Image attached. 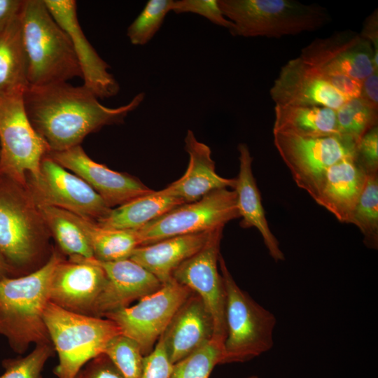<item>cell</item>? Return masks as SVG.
Here are the masks:
<instances>
[{"instance_id": "obj_29", "label": "cell", "mask_w": 378, "mask_h": 378, "mask_svg": "<svg viewBox=\"0 0 378 378\" xmlns=\"http://www.w3.org/2000/svg\"><path fill=\"white\" fill-rule=\"evenodd\" d=\"M36 205L50 233L64 253L69 257L94 258L83 231L66 215L64 210L43 204Z\"/></svg>"}, {"instance_id": "obj_19", "label": "cell", "mask_w": 378, "mask_h": 378, "mask_svg": "<svg viewBox=\"0 0 378 378\" xmlns=\"http://www.w3.org/2000/svg\"><path fill=\"white\" fill-rule=\"evenodd\" d=\"M93 260L106 275V284L94 304L92 316L104 317L112 312L155 292L162 284L130 258L116 261Z\"/></svg>"}, {"instance_id": "obj_8", "label": "cell", "mask_w": 378, "mask_h": 378, "mask_svg": "<svg viewBox=\"0 0 378 378\" xmlns=\"http://www.w3.org/2000/svg\"><path fill=\"white\" fill-rule=\"evenodd\" d=\"M24 91L0 92V176L27 188V177H38L50 149L29 120Z\"/></svg>"}, {"instance_id": "obj_14", "label": "cell", "mask_w": 378, "mask_h": 378, "mask_svg": "<svg viewBox=\"0 0 378 378\" xmlns=\"http://www.w3.org/2000/svg\"><path fill=\"white\" fill-rule=\"evenodd\" d=\"M299 57L322 75H344L362 81L378 72L371 43L351 30L314 40L302 49Z\"/></svg>"}, {"instance_id": "obj_30", "label": "cell", "mask_w": 378, "mask_h": 378, "mask_svg": "<svg viewBox=\"0 0 378 378\" xmlns=\"http://www.w3.org/2000/svg\"><path fill=\"white\" fill-rule=\"evenodd\" d=\"M349 223L356 225L363 236L364 245L378 248V172L367 173L365 185Z\"/></svg>"}, {"instance_id": "obj_33", "label": "cell", "mask_w": 378, "mask_h": 378, "mask_svg": "<svg viewBox=\"0 0 378 378\" xmlns=\"http://www.w3.org/2000/svg\"><path fill=\"white\" fill-rule=\"evenodd\" d=\"M173 0H149L130 24L127 36L132 44L148 43L162 27L167 13L172 11Z\"/></svg>"}, {"instance_id": "obj_1", "label": "cell", "mask_w": 378, "mask_h": 378, "mask_svg": "<svg viewBox=\"0 0 378 378\" xmlns=\"http://www.w3.org/2000/svg\"><path fill=\"white\" fill-rule=\"evenodd\" d=\"M137 94L127 104L109 108L83 85L67 82L29 85L23 95L29 120L50 151H62L80 145L84 138L105 125L120 123L144 101Z\"/></svg>"}, {"instance_id": "obj_18", "label": "cell", "mask_w": 378, "mask_h": 378, "mask_svg": "<svg viewBox=\"0 0 378 378\" xmlns=\"http://www.w3.org/2000/svg\"><path fill=\"white\" fill-rule=\"evenodd\" d=\"M270 94L276 105L324 106L335 111L349 100L299 57L281 67Z\"/></svg>"}, {"instance_id": "obj_22", "label": "cell", "mask_w": 378, "mask_h": 378, "mask_svg": "<svg viewBox=\"0 0 378 378\" xmlns=\"http://www.w3.org/2000/svg\"><path fill=\"white\" fill-rule=\"evenodd\" d=\"M366 177L356 157L344 159L328 169L314 201L340 222L349 223Z\"/></svg>"}, {"instance_id": "obj_39", "label": "cell", "mask_w": 378, "mask_h": 378, "mask_svg": "<svg viewBox=\"0 0 378 378\" xmlns=\"http://www.w3.org/2000/svg\"><path fill=\"white\" fill-rule=\"evenodd\" d=\"M78 376L79 378H125L105 354L90 360L85 369L78 373Z\"/></svg>"}, {"instance_id": "obj_31", "label": "cell", "mask_w": 378, "mask_h": 378, "mask_svg": "<svg viewBox=\"0 0 378 378\" xmlns=\"http://www.w3.org/2000/svg\"><path fill=\"white\" fill-rule=\"evenodd\" d=\"M377 111L360 97L347 100L336 110L338 133L358 144L367 132L377 125Z\"/></svg>"}, {"instance_id": "obj_11", "label": "cell", "mask_w": 378, "mask_h": 378, "mask_svg": "<svg viewBox=\"0 0 378 378\" xmlns=\"http://www.w3.org/2000/svg\"><path fill=\"white\" fill-rule=\"evenodd\" d=\"M192 293L172 277L136 304L108 313L104 318L113 321L122 335L134 340L146 356L153 351L175 313Z\"/></svg>"}, {"instance_id": "obj_42", "label": "cell", "mask_w": 378, "mask_h": 378, "mask_svg": "<svg viewBox=\"0 0 378 378\" xmlns=\"http://www.w3.org/2000/svg\"><path fill=\"white\" fill-rule=\"evenodd\" d=\"M23 0H0V36L18 16Z\"/></svg>"}, {"instance_id": "obj_23", "label": "cell", "mask_w": 378, "mask_h": 378, "mask_svg": "<svg viewBox=\"0 0 378 378\" xmlns=\"http://www.w3.org/2000/svg\"><path fill=\"white\" fill-rule=\"evenodd\" d=\"M237 149L239 170L233 190L236 193L239 216L241 217L240 226L243 228H256L272 258L276 262L283 261L285 255L265 217L260 193L253 174V158L248 147L242 143L239 144Z\"/></svg>"}, {"instance_id": "obj_35", "label": "cell", "mask_w": 378, "mask_h": 378, "mask_svg": "<svg viewBox=\"0 0 378 378\" xmlns=\"http://www.w3.org/2000/svg\"><path fill=\"white\" fill-rule=\"evenodd\" d=\"M54 351L52 344H38L24 357L5 359L2 362L4 372L0 378H41L44 365Z\"/></svg>"}, {"instance_id": "obj_15", "label": "cell", "mask_w": 378, "mask_h": 378, "mask_svg": "<svg viewBox=\"0 0 378 378\" xmlns=\"http://www.w3.org/2000/svg\"><path fill=\"white\" fill-rule=\"evenodd\" d=\"M106 281L104 270L93 258L70 257L55 267L50 283V301L66 310L92 316Z\"/></svg>"}, {"instance_id": "obj_2", "label": "cell", "mask_w": 378, "mask_h": 378, "mask_svg": "<svg viewBox=\"0 0 378 378\" xmlns=\"http://www.w3.org/2000/svg\"><path fill=\"white\" fill-rule=\"evenodd\" d=\"M62 260L52 251L35 271L0 280V335L17 353H24L30 344H52L43 315L50 302L51 276Z\"/></svg>"}, {"instance_id": "obj_17", "label": "cell", "mask_w": 378, "mask_h": 378, "mask_svg": "<svg viewBox=\"0 0 378 378\" xmlns=\"http://www.w3.org/2000/svg\"><path fill=\"white\" fill-rule=\"evenodd\" d=\"M47 155L85 181L111 209L153 191L138 179L94 162L80 145Z\"/></svg>"}, {"instance_id": "obj_41", "label": "cell", "mask_w": 378, "mask_h": 378, "mask_svg": "<svg viewBox=\"0 0 378 378\" xmlns=\"http://www.w3.org/2000/svg\"><path fill=\"white\" fill-rule=\"evenodd\" d=\"M360 35L369 41L374 51V64L378 69V13L377 9L365 20Z\"/></svg>"}, {"instance_id": "obj_26", "label": "cell", "mask_w": 378, "mask_h": 378, "mask_svg": "<svg viewBox=\"0 0 378 378\" xmlns=\"http://www.w3.org/2000/svg\"><path fill=\"white\" fill-rule=\"evenodd\" d=\"M273 132H290L304 137L338 133L336 111L324 106L275 105Z\"/></svg>"}, {"instance_id": "obj_6", "label": "cell", "mask_w": 378, "mask_h": 378, "mask_svg": "<svg viewBox=\"0 0 378 378\" xmlns=\"http://www.w3.org/2000/svg\"><path fill=\"white\" fill-rule=\"evenodd\" d=\"M44 321L59 363L53 372L57 378H76L81 368L104 354L108 342L121 334L108 318L66 310L49 302Z\"/></svg>"}, {"instance_id": "obj_5", "label": "cell", "mask_w": 378, "mask_h": 378, "mask_svg": "<svg viewBox=\"0 0 378 378\" xmlns=\"http://www.w3.org/2000/svg\"><path fill=\"white\" fill-rule=\"evenodd\" d=\"M50 234L28 188L0 176V253L18 274L40 258Z\"/></svg>"}, {"instance_id": "obj_4", "label": "cell", "mask_w": 378, "mask_h": 378, "mask_svg": "<svg viewBox=\"0 0 378 378\" xmlns=\"http://www.w3.org/2000/svg\"><path fill=\"white\" fill-rule=\"evenodd\" d=\"M234 36L280 38L317 30L331 20L318 4L293 0H218Z\"/></svg>"}, {"instance_id": "obj_34", "label": "cell", "mask_w": 378, "mask_h": 378, "mask_svg": "<svg viewBox=\"0 0 378 378\" xmlns=\"http://www.w3.org/2000/svg\"><path fill=\"white\" fill-rule=\"evenodd\" d=\"M115 365L125 378H139L144 356L132 339L120 334L107 344L104 353Z\"/></svg>"}, {"instance_id": "obj_12", "label": "cell", "mask_w": 378, "mask_h": 378, "mask_svg": "<svg viewBox=\"0 0 378 378\" xmlns=\"http://www.w3.org/2000/svg\"><path fill=\"white\" fill-rule=\"evenodd\" d=\"M27 188L36 204L59 208L95 223L112 209L85 181L48 155L41 161L38 177H27Z\"/></svg>"}, {"instance_id": "obj_27", "label": "cell", "mask_w": 378, "mask_h": 378, "mask_svg": "<svg viewBox=\"0 0 378 378\" xmlns=\"http://www.w3.org/2000/svg\"><path fill=\"white\" fill-rule=\"evenodd\" d=\"M64 211L83 231L92 248L94 258L98 260L108 262L130 258L134 250L141 246L136 230L103 227L95 222Z\"/></svg>"}, {"instance_id": "obj_20", "label": "cell", "mask_w": 378, "mask_h": 378, "mask_svg": "<svg viewBox=\"0 0 378 378\" xmlns=\"http://www.w3.org/2000/svg\"><path fill=\"white\" fill-rule=\"evenodd\" d=\"M213 335L212 318L200 297L192 292L161 337L174 365L208 342Z\"/></svg>"}, {"instance_id": "obj_40", "label": "cell", "mask_w": 378, "mask_h": 378, "mask_svg": "<svg viewBox=\"0 0 378 378\" xmlns=\"http://www.w3.org/2000/svg\"><path fill=\"white\" fill-rule=\"evenodd\" d=\"M322 76L335 90L347 99L360 97L361 80L344 75Z\"/></svg>"}, {"instance_id": "obj_44", "label": "cell", "mask_w": 378, "mask_h": 378, "mask_svg": "<svg viewBox=\"0 0 378 378\" xmlns=\"http://www.w3.org/2000/svg\"><path fill=\"white\" fill-rule=\"evenodd\" d=\"M18 276V272L10 265L0 253V280L7 277Z\"/></svg>"}, {"instance_id": "obj_37", "label": "cell", "mask_w": 378, "mask_h": 378, "mask_svg": "<svg viewBox=\"0 0 378 378\" xmlns=\"http://www.w3.org/2000/svg\"><path fill=\"white\" fill-rule=\"evenodd\" d=\"M173 369L162 337L153 351L144 356L143 369L139 378H170Z\"/></svg>"}, {"instance_id": "obj_25", "label": "cell", "mask_w": 378, "mask_h": 378, "mask_svg": "<svg viewBox=\"0 0 378 378\" xmlns=\"http://www.w3.org/2000/svg\"><path fill=\"white\" fill-rule=\"evenodd\" d=\"M185 204L165 188L136 197L112 209L109 214L96 223L103 227L119 230H137L169 211Z\"/></svg>"}, {"instance_id": "obj_16", "label": "cell", "mask_w": 378, "mask_h": 378, "mask_svg": "<svg viewBox=\"0 0 378 378\" xmlns=\"http://www.w3.org/2000/svg\"><path fill=\"white\" fill-rule=\"evenodd\" d=\"M57 24L69 36L76 54L83 85L98 99L112 97L120 85L108 71L110 66L98 55L79 24L74 0H43Z\"/></svg>"}, {"instance_id": "obj_3", "label": "cell", "mask_w": 378, "mask_h": 378, "mask_svg": "<svg viewBox=\"0 0 378 378\" xmlns=\"http://www.w3.org/2000/svg\"><path fill=\"white\" fill-rule=\"evenodd\" d=\"M19 19L28 61L29 85L81 78L71 41L43 0H23Z\"/></svg>"}, {"instance_id": "obj_28", "label": "cell", "mask_w": 378, "mask_h": 378, "mask_svg": "<svg viewBox=\"0 0 378 378\" xmlns=\"http://www.w3.org/2000/svg\"><path fill=\"white\" fill-rule=\"evenodd\" d=\"M28 86V61L18 15L0 36V92L25 90Z\"/></svg>"}, {"instance_id": "obj_13", "label": "cell", "mask_w": 378, "mask_h": 378, "mask_svg": "<svg viewBox=\"0 0 378 378\" xmlns=\"http://www.w3.org/2000/svg\"><path fill=\"white\" fill-rule=\"evenodd\" d=\"M223 230V227L213 230L202 248L177 267L172 275L202 300L213 320L212 339L221 343L226 337V293L218 269Z\"/></svg>"}, {"instance_id": "obj_43", "label": "cell", "mask_w": 378, "mask_h": 378, "mask_svg": "<svg viewBox=\"0 0 378 378\" xmlns=\"http://www.w3.org/2000/svg\"><path fill=\"white\" fill-rule=\"evenodd\" d=\"M360 98L372 108L378 110V72H374L362 80Z\"/></svg>"}, {"instance_id": "obj_10", "label": "cell", "mask_w": 378, "mask_h": 378, "mask_svg": "<svg viewBox=\"0 0 378 378\" xmlns=\"http://www.w3.org/2000/svg\"><path fill=\"white\" fill-rule=\"evenodd\" d=\"M239 217L235 191L223 188L178 206L136 231L141 246H144L172 237L224 227Z\"/></svg>"}, {"instance_id": "obj_38", "label": "cell", "mask_w": 378, "mask_h": 378, "mask_svg": "<svg viewBox=\"0 0 378 378\" xmlns=\"http://www.w3.org/2000/svg\"><path fill=\"white\" fill-rule=\"evenodd\" d=\"M356 159L367 173L378 172V127H373L359 141Z\"/></svg>"}, {"instance_id": "obj_46", "label": "cell", "mask_w": 378, "mask_h": 378, "mask_svg": "<svg viewBox=\"0 0 378 378\" xmlns=\"http://www.w3.org/2000/svg\"><path fill=\"white\" fill-rule=\"evenodd\" d=\"M76 378H79V376H78V375H77V376L76 377Z\"/></svg>"}, {"instance_id": "obj_21", "label": "cell", "mask_w": 378, "mask_h": 378, "mask_svg": "<svg viewBox=\"0 0 378 378\" xmlns=\"http://www.w3.org/2000/svg\"><path fill=\"white\" fill-rule=\"evenodd\" d=\"M185 150L189 155L188 165L179 179L165 188L170 194L190 203L216 190L234 188L236 178H224L216 172L210 148L199 141L190 130L185 138Z\"/></svg>"}, {"instance_id": "obj_36", "label": "cell", "mask_w": 378, "mask_h": 378, "mask_svg": "<svg viewBox=\"0 0 378 378\" xmlns=\"http://www.w3.org/2000/svg\"><path fill=\"white\" fill-rule=\"evenodd\" d=\"M172 11L176 14L192 13L200 15L229 31L233 27L232 22L223 15L218 0H173Z\"/></svg>"}, {"instance_id": "obj_32", "label": "cell", "mask_w": 378, "mask_h": 378, "mask_svg": "<svg viewBox=\"0 0 378 378\" xmlns=\"http://www.w3.org/2000/svg\"><path fill=\"white\" fill-rule=\"evenodd\" d=\"M223 356V343L211 339L174 364L170 378H209Z\"/></svg>"}, {"instance_id": "obj_9", "label": "cell", "mask_w": 378, "mask_h": 378, "mask_svg": "<svg viewBox=\"0 0 378 378\" xmlns=\"http://www.w3.org/2000/svg\"><path fill=\"white\" fill-rule=\"evenodd\" d=\"M274 144L296 185L314 200L328 169L338 162L355 158L358 143L332 134L304 137L290 132H273Z\"/></svg>"}, {"instance_id": "obj_24", "label": "cell", "mask_w": 378, "mask_h": 378, "mask_svg": "<svg viewBox=\"0 0 378 378\" xmlns=\"http://www.w3.org/2000/svg\"><path fill=\"white\" fill-rule=\"evenodd\" d=\"M212 231L172 237L140 246L134 250L130 259L163 284L172 277L177 267L202 248Z\"/></svg>"}, {"instance_id": "obj_45", "label": "cell", "mask_w": 378, "mask_h": 378, "mask_svg": "<svg viewBox=\"0 0 378 378\" xmlns=\"http://www.w3.org/2000/svg\"><path fill=\"white\" fill-rule=\"evenodd\" d=\"M246 378H259V377L258 376H256V375H251V376H249V377H248Z\"/></svg>"}, {"instance_id": "obj_7", "label": "cell", "mask_w": 378, "mask_h": 378, "mask_svg": "<svg viewBox=\"0 0 378 378\" xmlns=\"http://www.w3.org/2000/svg\"><path fill=\"white\" fill-rule=\"evenodd\" d=\"M218 265L226 293V337L222 364L244 363L273 347L276 318L239 287L220 254Z\"/></svg>"}]
</instances>
